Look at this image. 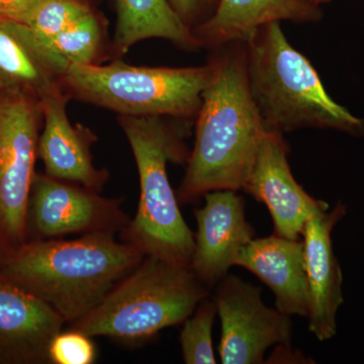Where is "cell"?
Segmentation results:
<instances>
[{"mask_svg": "<svg viewBox=\"0 0 364 364\" xmlns=\"http://www.w3.org/2000/svg\"><path fill=\"white\" fill-rule=\"evenodd\" d=\"M68 100L65 90H61L41 102L44 126L38 156L47 176L102 193L109 173L93 164L91 146L97 136L82 124H71L67 114Z\"/></svg>", "mask_w": 364, "mask_h": 364, "instance_id": "obj_13", "label": "cell"}, {"mask_svg": "<svg viewBox=\"0 0 364 364\" xmlns=\"http://www.w3.org/2000/svg\"><path fill=\"white\" fill-rule=\"evenodd\" d=\"M213 64L184 68L109 64L69 67L62 86L68 97L97 105L119 116L196 119Z\"/></svg>", "mask_w": 364, "mask_h": 364, "instance_id": "obj_6", "label": "cell"}, {"mask_svg": "<svg viewBox=\"0 0 364 364\" xmlns=\"http://www.w3.org/2000/svg\"><path fill=\"white\" fill-rule=\"evenodd\" d=\"M308 363V359L299 353V351H294L291 344L277 345V349L272 354L268 363Z\"/></svg>", "mask_w": 364, "mask_h": 364, "instance_id": "obj_25", "label": "cell"}, {"mask_svg": "<svg viewBox=\"0 0 364 364\" xmlns=\"http://www.w3.org/2000/svg\"><path fill=\"white\" fill-rule=\"evenodd\" d=\"M218 1L219 0H169L172 9L191 31L212 16Z\"/></svg>", "mask_w": 364, "mask_h": 364, "instance_id": "obj_23", "label": "cell"}, {"mask_svg": "<svg viewBox=\"0 0 364 364\" xmlns=\"http://www.w3.org/2000/svg\"><path fill=\"white\" fill-rule=\"evenodd\" d=\"M213 75L196 117V139L178 202L188 203L214 191H243L264 130L249 90L245 42L215 48Z\"/></svg>", "mask_w": 364, "mask_h": 364, "instance_id": "obj_1", "label": "cell"}, {"mask_svg": "<svg viewBox=\"0 0 364 364\" xmlns=\"http://www.w3.org/2000/svg\"><path fill=\"white\" fill-rule=\"evenodd\" d=\"M116 235H82L72 240L26 242L0 257V275L76 322L97 308L144 259Z\"/></svg>", "mask_w": 364, "mask_h": 364, "instance_id": "obj_2", "label": "cell"}, {"mask_svg": "<svg viewBox=\"0 0 364 364\" xmlns=\"http://www.w3.org/2000/svg\"><path fill=\"white\" fill-rule=\"evenodd\" d=\"M347 207L337 203L332 210L321 208L311 215L304 228V260L308 282L309 330L326 341L337 333L336 317L343 304L341 267L332 245V232L346 215Z\"/></svg>", "mask_w": 364, "mask_h": 364, "instance_id": "obj_12", "label": "cell"}, {"mask_svg": "<svg viewBox=\"0 0 364 364\" xmlns=\"http://www.w3.org/2000/svg\"><path fill=\"white\" fill-rule=\"evenodd\" d=\"M215 287L213 299L222 324V363H263L269 347L291 342V316L265 305L259 287L233 274H227Z\"/></svg>", "mask_w": 364, "mask_h": 364, "instance_id": "obj_8", "label": "cell"}, {"mask_svg": "<svg viewBox=\"0 0 364 364\" xmlns=\"http://www.w3.org/2000/svg\"><path fill=\"white\" fill-rule=\"evenodd\" d=\"M210 289L191 268L145 256L104 301L68 329L87 336L124 341L152 338L162 330L181 324Z\"/></svg>", "mask_w": 364, "mask_h": 364, "instance_id": "obj_5", "label": "cell"}, {"mask_svg": "<svg viewBox=\"0 0 364 364\" xmlns=\"http://www.w3.org/2000/svg\"><path fill=\"white\" fill-rule=\"evenodd\" d=\"M217 306L214 299H203L184 321L181 332L182 358L186 364L217 363L213 348V326Z\"/></svg>", "mask_w": 364, "mask_h": 364, "instance_id": "obj_20", "label": "cell"}, {"mask_svg": "<svg viewBox=\"0 0 364 364\" xmlns=\"http://www.w3.org/2000/svg\"><path fill=\"white\" fill-rule=\"evenodd\" d=\"M48 358L50 364H92L97 361V350L91 337L67 329L53 338Z\"/></svg>", "mask_w": 364, "mask_h": 364, "instance_id": "obj_22", "label": "cell"}, {"mask_svg": "<svg viewBox=\"0 0 364 364\" xmlns=\"http://www.w3.org/2000/svg\"><path fill=\"white\" fill-rule=\"evenodd\" d=\"M42 123L39 100L0 91V250L4 254L26 242Z\"/></svg>", "mask_w": 364, "mask_h": 364, "instance_id": "obj_7", "label": "cell"}, {"mask_svg": "<svg viewBox=\"0 0 364 364\" xmlns=\"http://www.w3.org/2000/svg\"><path fill=\"white\" fill-rule=\"evenodd\" d=\"M65 324L51 306L0 275V360L50 363V343Z\"/></svg>", "mask_w": 364, "mask_h": 364, "instance_id": "obj_14", "label": "cell"}, {"mask_svg": "<svg viewBox=\"0 0 364 364\" xmlns=\"http://www.w3.org/2000/svg\"><path fill=\"white\" fill-rule=\"evenodd\" d=\"M166 117L119 116V124L130 144L140 183L135 217L122 230L121 240L144 256L189 267L195 234L184 221L171 188L167 163L188 162L191 151L184 139L188 124Z\"/></svg>", "mask_w": 364, "mask_h": 364, "instance_id": "obj_3", "label": "cell"}, {"mask_svg": "<svg viewBox=\"0 0 364 364\" xmlns=\"http://www.w3.org/2000/svg\"><path fill=\"white\" fill-rule=\"evenodd\" d=\"M322 16L321 7L306 0H219L212 16L191 32L198 48L215 49L246 42L260 26L273 21L316 23Z\"/></svg>", "mask_w": 364, "mask_h": 364, "instance_id": "obj_16", "label": "cell"}, {"mask_svg": "<svg viewBox=\"0 0 364 364\" xmlns=\"http://www.w3.org/2000/svg\"><path fill=\"white\" fill-rule=\"evenodd\" d=\"M104 40L102 18L91 11L50 41L44 49L64 75L69 67L98 64Z\"/></svg>", "mask_w": 364, "mask_h": 364, "instance_id": "obj_19", "label": "cell"}, {"mask_svg": "<svg viewBox=\"0 0 364 364\" xmlns=\"http://www.w3.org/2000/svg\"><path fill=\"white\" fill-rule=\"evenodd\" d=\"M117 25L112 52L126 54L141 41L164 39L183 49H196L193 32L170 4L169 0H114Z\"/></svg>", "mask_w": 364, "mask_h": 364, "instance_id": "obj_18", "label": "cell"}, {"mask_svg": "<svg viewBox=\"0 0 364 364\" xmlns=\"http://www.w3.org/2000/svg\"><path fill=\"white\" fill-rule=\"evenodd\" d=\"M203 196L205 205L195 212L198 231L189 268L210 289L234 267L255 232L246 219L245 202L237 191H214Z\"/></svg>", "mask_w": 364, "mask_h": 364, "instance_id": "obj_10", "label": "cell"}, {"mask_svg": "<svg viewBox=\"0 0 364 364\" xmlns=\"http://www.w3.org/2000/svg\"><path fill=\"white\" fill-rule=\"evenodd\" d=\"M62 76L28 26L0 20V91L41 102L64 90Z\"/></svg>", "mask_w": 364, "mask_h": 364, "instance_id": "obj_17", "label": "cell"}, {"mask_svg": "<svg viewBox=\"0 0 364 364\" xmlns=\"http://www.w3.org/2000/svg\"><path fill=\"white\" fill-rule=\"evenodd\" d=\"M42 0H0V20L26 25Z\"/></svg>", "mask_w": 364, "mask_h": 364, "instance_id": "obj_24", "label": "cell"}, {"mask_svg": "<svg viewBox=\"0 0 364 364\" xmlns=\"http://www.w3.org/2000/svg\"><path fill=\"white\" fill-rule=\"evenodd\" d=\"M123 198H105L100 193L36 173L28 203V225L39 240L68 235H117L130 222Z\"/></svg>", "mask_w": 364, "mask_h": 364, "instance_id": "obj_9", "label": "cell"}, {"mask_svg": "<svg viewBox=\"0 0 364 364\" xmlns=\"http://www.w3.org/2000/svg\"><path fill=\"white\" fill-rule=\"evenodd\" d=\"M235 265L252 272L269 287L280 312L306 317L309 296L303 240L277 234L253 238L237 256Z\"/></svg>", "mask_w": 364, "mask_h": 364, "instance_id": "obj_15", "label": "cell"}, {"mask_svg": "<svg viewBox=\"0 0 364 364\" xmlns=\"http://www.w3.org/2000/svg\"><path fill=\"white\" fill-rule=\"evenodd\" d=\"M287 153L284 136L267 132L243 191L267 205L274 234L298 240L311 215L329 205L312 198L299 186L291 173Z\"/></svg>", "mask_w": 364, "mask_h": 364, "instance_id": "obj_11", "label": "cell"}, {"mask_svg": "<svg viewBox=\"0 0 364 364\" xmlns=\"http://www.w3.org/2000/svg\"><path fill=\"white\" fill-rule=\"evenodd\" d=\"M91 11L92 7L86 0H42L26 26L44 48L50 41Z\"/></svg>", "mask_w": 364, "mask_h": 364, "instance_id": "obj_21", "label": "cell"}, {"mask_svg": "<svg viewBox=\"0 0 364 364\" xmlns=\"http://www.w3.org/2000/svg\"><path fill=\"white\" fill-rule=\"evenodd\" d=\"M249 90L264 130L334 129L364 136V121L332 100L311 62L289 44L279 21L245 42Z\"/></svg>", "mask_w": 364, "mask_h": 364, "instance_id": "obj_4", "label": "cell"}, {"mask_svg": "<svg viewBox=\"0 0 364 364\" xmlns=\"http://www.w3.org/2000/svg\"><path fill=\"white\" fill-rule=\"evenodd\" d=\"M306 1L310 2L314 6H320V4H328V2L332 1V0H306Z\"/></svg>", "mask_w": 364, "mask_h": 364, "instance_id": "obj_26", "label": "cell"}]
</instances>
